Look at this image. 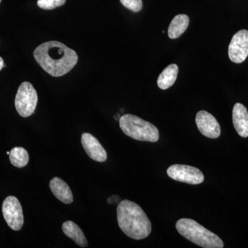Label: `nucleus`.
I'll list each match as a JSON object with an SVG mask.
<instances>
[{"instance_id": "14", "label": "nucleus", "mask_w": 248, "mask_h": 248, "mask_svg": "<svg viewBox=\"0 0 248 248\" xmlns=\"http://www.w3.org/2000/svg\"><path fill=\"white\" fill-rule=\"evenodd\" d=\"M190 22L188 16L184 14L178 15L170 24L168 33L170 38L174 40L180 37L187 29Z\"/></svg>"}, {"instance_id": "4", "label": "nucleus", "mask_w": 248, "mask_h": 248, "mask_svg": "<svg viewBox=\"0 0 248 248\" xmlns=\"http://www.w3.org/2000/svg\"><path fill=\"white\" fill-rule=\"evenodd\" d=\"M120 126L125 135L138 141L156 142L159 139L155 125L131 114L121 117Z\"/></svg>"}, {"instance_id": "12", "label": "nucleus", "mask_w": 248, "mask_h": 248, "mask_svg": "<svg viewBox=\"0 0 248 248\" xmlns=\"http://www.w3.org/2000/svg\"><path fill=\"white\" fill-rule=\"evenodd\" d=\"M49 186L54 196L60 202L66 204L73 203V192L64 181L59 177L53 178L50 181Z\"/></svg>"}, {"instance_id": "6", "label": "nucleus", "mask_w": 248, "mask_h": 248, "mask_svg": "<svg viewBox=\"0 0 248 248\" xmlns=\"http://www.w3.org/2000/svg\"><path fill=\"white\" fill-rule=\"evenodd\" d=\"M2 214L8 226L18 231L24 225V215L22 205L19 200L14 196H9L5 199L2 204Z\"/></svg>"}, {"instance_id": "13", "label": "nucleus", "mask_w": 248, "mask_h": 248, "mask_svg": "<svg viewBox=\"0 0 248 248\" xmlns=\"http://www.w3.org/2000/svg\"><path fill=\"white\" fill-rule=\"evenodd\" d=\"M62 231L66 236L73 240L75 243L80 247H87L88 241L84 232L74 222L71 221L64 222L62 225Z\"/></svg>"}, {"instance_id": "18", "label": "nucleus", "mask_w": 248, "mask_h": 248, "mask_svg": "<svg viewBox=\"0 0 248 248\" xmlns=\"http://www.w3.org/2000/svg\"><path fill=\"white\" fill-rule=\"evenodd\" d=\"M120 1L125 8L135 13L141 11L143 6L141 0H120Z\"/></svg>"}, {"instance_id": "10", "label": "nucleus", "mask_w": 248, "mask_h": 248, "mask_svg": "<svg viewBox=\"0 0 248 248\" xmlns=\"http://www.w3.org/2000/svg\"><path fill=\"white\" fill-rule=\"evenodd\" d=\"M81 144L86 154L91 159L97 162H104L107 159V151L97 139L90 133L81 135Z\"/></svg>"}, {"instance_id": "5", "label": "nucleus", "mask_w": 248, "mask_h": 248, "mask_svg": "<svg viewBox=\"0 0 248 248\" xmlns=\"http://www.w3.org/2000/svg\"><path fill=\"white\" fill-rule=\"evenodd\" d=\"M38 97L37 91L31 83L23 82L18 89L15 99V106L18 113L22 117H30L37 107Z\"/></svg>"}, {"instance_id": "20", "label": "nucleus", "mask_w": 248, "mask_h": 248, "mask_svg": "<svg viewBox=\"0 0 248 248\" xmlns=\"http://www.w3.org/2000/svg\"><path fill=\"white\" fill-rule=\"evenodd\" d=\"M6 154L10 155V152L8 151L7 153H6Z\"/></svg>"}, {"instance_id": "21", "label": "nucleus", "mask_w": 248, "mask_h": 248, "mask_svg": "<svg viewBox=\"0 0 248 248\" xmlns=\"http://www.w3.org/2000/svg\"><path fill=\"white\" fill-rule=\"evenodd\" d=\"M0 2H1V0H0Z\"/></svg>"}, {"instance_id": "16", "label": "nucleus", "mask_w": 248, "mask_h": 248, "mask_svg": "<svg viewBox=\"0 0 248 248\" xmlns=\"http://www.w3.org/2000/svg\"><path fill=\"white\" fill-rule=\"evenodd\" d=\"M9 159L15 167L24 168L29 161V155L27 150L22 147H15L10 152Z\"/></svg>"}, {"instance_id": "7", "label": "nucleus", "mask_w": 248, "mask_h": 248, "mask_svg": "<svg viewBox=\"0 0 248 248\" xmlns=\"http://www.w3.org/2000/svg\"><path fill=\"white\" fill-rule=\"evenodd\" d=\"M167 174L174 180L192 185L202 184L204 181L203 172L200 170L187 165H172L168 169Z\"/></svg>"}, {"instance_id": "9", "label": "nucleus", "mask_w": 248, "mask_h": 248, "mask_svg": "<svg viewBox=\"0 0 248 248\" xmlns=\"http://www.w3.org/2000/svg\"><path fill=\"white\" fill-rule=\"evenodd\" d=\"M196 124L201 133L206 138L217 139L221 135V127L213 115L201 110L196 115Z\"/></svg>"}, {"instance_id": "2", "label": "nucleus", "mask_w": 248, "mask_h": 248, "mask_svg": "<svg viewBox=\"0 0 248 248\" xmlns=\"http://www.w3.org/2000/svg\"><path fill=\"white\" fill-rule=\"evenodd\" d=\"M117 214L119 226L128 237L141 240L151 234V221L138 204L127 200L122 201L117 206Z\"/></svg>"}, {"instance_id": "19", "label": "nucleus", "mask_w": 248, "mask_h": 248, "mask_svg": "<svg viewBox=\"0 0 248 248\" xmlns=\"http://www.w3.org/2000/svg\"><path fill=\"white\" fill-rule=\"evenodd\" d=\"M5 65L4 64V60L3 59L0 57V71L2 69L3 67H4Z\"/></svg>"}, {"instance_id": "15", "label": "nucleus", "mask_w": 248, "mask_h": 248, "mask_svg": "<svg viewBox=\"0 0 248 248\" xmlns=\"http://www.w3.org/2000/svg\"><path fill=\"white\" fill-rule=\"evenodd\" d=\"M178 71L179 68L174 63L166 67L158 78L157 85L159 89L166 90L171 87L177 80Z\"/></svg>"}, {"instance_id": "8", "label": "nucleus", "mask_w": 248, "mask_h": 248, "mask_svg": "<svg viewBox=\"0 0 248 248\" xmlns=\"http://www.w3.org/2000/svg\"><path fill=\"white\" fill-rule=\"evenodd\" d=\"M230 60L236 63L244 62L248 56V31L241 30L236 32L228 48Z\"/></svg>"}, {"instance_id": "17", "label": "nucleus", "mask_w": 248, "mask_h": 248, "mask_svg": "<svg viewBox=\"0 0 248 248\" xmlns=\"http://www.w3.org/2000/svg\"><path fill=\"white\" fill-rule=\"evenodd\" d=\"M66 0H38L37 5L42 9L52 10L63 6Z\"/></svg>"}, {"instance_id": "3", "label": "nucleus", "mask_w": 248, "mask_h": 248, "mask_svg": "<svg viewBox=\"0 0 248 248\" xmlns=\"http://www.w3.org/2000/svg\"><path fill=\"white\" fill-rule=\"evenodd\" d=\"M179 234L200 247L223 248V241L215 233L204 228L195 220L182 218L176 223Z\"/></svg>"}, {"instance_id": "11", "label": "nucleus", "mask_w": 248, "mask_h": 248, "mask_svg": "<svg viewBox=\"0 0 248 248\" xmlns=\"http://www.w3.org/2000/svg\"><path fill=\"white\" fill-rule=\"evenodd\" d=\"M232 122L235 130L241 138L248 137V111L240 103H236L232 110Z\"/></svg>"}, {"instance_id": "1", "label": "nucleus", "mask_w": 248, "mask_h": 248, "mask_svg": "<svg viewBox=\"0 0 248 248\" xmlns=\"http://www.w3.org/2000/svg\"><path fill=\"white\" fill-rule=\"evenodd\" d=\"M33 55L38 64L53 77L64 76L74 68L78 61L74 50L57 41H50L39 46Z\"/></svg>"}]
</instances>
